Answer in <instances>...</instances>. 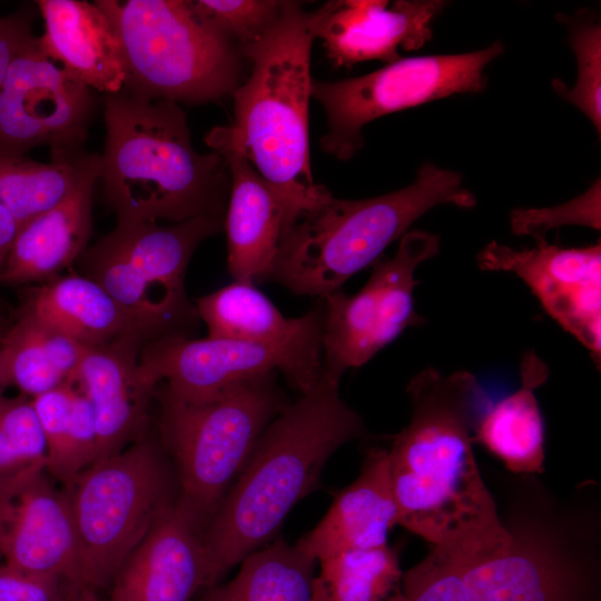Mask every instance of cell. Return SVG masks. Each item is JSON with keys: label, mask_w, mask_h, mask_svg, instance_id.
<instances>
[{"label": "cell", "mask_w": 601, "mask_h": 601, "mask_svg": "<svg viewBox=\"0 0 601 601\" xmlns=\"http://www.w3.org/2000/svg\"><path fill=\"white\" fill-rule=\"evenodd\" d=\"M406 393L411 418L387 450L398 524L432 545L510 534L473 453L476 377L426 367L412 377Z\"/></svg>", "instance_id": "cell-1"}, {"label": "cell", "mask_w": 601, "mask_h": 601, "mask_svg": "<svg viewBox=\"0 0 601 601\" xmlns=\"http://www.w3.org/2000/svg\"><path fill=\"white\" fill-rule=\"evenodd\" d=\"M325 10L283 1L272 26L239 48L250 71L233 93L231 122L205 137L214 151L250 162L280 196L289 224L331 194L314 181L308 135L311 51Z\"/></svg>", "instance_id": "cell-2"}, {"label": "cell", "mask_w": 601, "mask_h": 601, "mask_svg": "<svg viewBox=\"0 0 601 601\" xmlns=\"http://www.w3.org/2000/svg\"><path fill=\"white\" fill-rule=\"evenodd\" d=\"M324 378L266 426L209 520L204 544L210 588L273 538L292 508L318 485L328 459L364 435L361 416Z\"/></svg>", "instance_id": "cell-3"}, {"label": "cell", "mask_w": 601, "mask_h": 601, "mask_svg": "<svg viewBox=\"0 0 601 601\" xmlns=\"http://www.w3.org/2000/svg\"><path fill=\"white\" fill-rule=\"evenodd\" d=\"M104 122L98 180L117 220L225 218L230 191L227 159L194 148L180 105L122 88L105 95Z\"/></svg>", "instance_id": "cell-4"}, {"label": "cell", "mask_w": 601, "mask_h": 601, "mask_svg": "<svg viewBox=\"0 0 601 601\" xmlns=\"http://www.w3.org/2000/svg\"><path fill=\"white\" fill-rule=\"evenodd\" d=\"M462 181L460 173L425 162L411 185L388 194L366 199L329 194L287 226L268 280L318 299L341 289L433 207H474L476 198Z\"/></svg>", "instance_id": "cell-5"}, {"label": "cell", "mask_w": 601, "mask_h": 601, "mask_svg": "<svg viewBox=\"0 0 601 601\" xmlns=\"http://www.w3.org/2000/svg\"><path fill=\"white\" fill-rule=\"evenodd\" d=\"M121 43L124 89L178 105L217 101L243 82V55L183 0H97Z\"/></svg>", "instance_id": "cell-6"}, {"label": "cell", "mask_w": 601, "mask_h": 601, "mask_svg": "<svg viewBox=\"0 0 601 601\" xmlns=\"http://www.w3.org/2000/svg\"><path fill=\"white\" fill-rule=\"evenodd\" d=\"M276 376L252 378L206 403L160 392L159 430L176 464L178 501L199 525L213 518L259 436L287 405Z\"/></svg>", "instance_id": "cell-7"}, {"label": "cell", "mask_w": 601, "mask_h": 601, "mask_svg": "<svg viewBox=\"0 0 601 601\" xmlns=\"http://www.w3.org/2000/svg\"><path fill=\"white\" fill-rule=\"evenodd\" d=\"M223 229L224 218L211 216L168 224L117 220L80 255V270L160 338L189 337L200 317L186 294V270L200 243Z\"/></svg>", "instance_id": "cell-8"}, {"label": "cell", "mask_w": 601, "mask_h": 601, "mask_svg": "<svg viewBox=\"0 0 601 601\" xmlns=\"http://www.w3.org/2000/svg\"><path fill=\"white\" fill-rule=\"evenodd\" d=\"M67 492L78 539L82 583H112L118 570L173 500L161 452L147 434L88 465Z\"/></svg>", "instance_id": "cell-9"}, {"label": "cell", "mask_w": 601, "mask_h": 601, "mask_svg": "<svg viewBox=\"0 0 601 601\" xmlns=\"http://www.w3.org/2000/svg\"><path fill=\"white\" fill-rule=\"evenodd\" d=\"M504 51L501 41L473 52L400 58L373 72L312 82V97L326 115L322 149L339 160L363 146V128L380 117L453 95L486 88V66Z\"/></svg>", "instance_id": "cell-10"}, {"label": "cell", "mask_w": 601, "mask_h": 601, "mask_svg": "<svg viewBox=\"0 0 601 601\" xmlns=\"http://www.w3.org/2000/svg\"><path fill=\"white\" fill-rule=\"evenodd\" d=\"M296 336L273 343L166 337L146 343L140 363L166 390L190 403L218 400L252 378L280 372L299 393L323 376L324 312Z\"/></svg>", "instance_id": "cell-11"}, {"label": "cell", "mask_w": 601, "mask_h": 601, "mask_svg": "<svg viewBox=\"0 0 601 601\" xmlns=\"http://www.w3.org/2000/svg\"><path fill=\"white\" fill-rule=\"evenodd\" d=\"M439 249L437 235L407 231L392 257H380L372 265L359 292L347 295L338 289L319 298L324 312L322 378L339 384L347 370L366 364L406 328L425 323L414 308V273Z\"/></svg>", "instance_id": "cell-12"}, {"label": "cell", "mask_w": 601, "mask_h": 601, "mask_svg": "<svg viewBox=\"0 0 601 601\" xmlns=\"http://www.w3.org/2000/svg\"><path fill=\"white\" fill-rule=\"evenodd\" d=\"M95 109L93 90L49 59L33 36L0 87V154L48 146L51 156L78 155Z\"/></svg>", "instance_id": "cell-13"}, {"label": "cell", "mask_w": 601, "mask_h": 601, "mask_svg": "<svg viewBox=\"0 0 601 601\" xmlns=\"http://www.w3.org/2000/svg\"><path fill=\"white\" fill-rule=\"evenodd\" d=\"M483 270L516 275L543 309L601 361V244L565 248L546 242L514 249L495 240L477 255Z\"/></svg>", "instance_id": "cell-14"}, {"label": "cell", "mask_w": 601, "mask_h": 601, "mask_svg": "<svg viewBox=\"0 0 601 601\" xmlns=\"http://www.w3.org/2000/svg\"><path fill=\"white\" fill-rule=\"evenodd\" d=\"M139 336L87 347L71 383L89 401L96 422V459L114 455L147 434L159 381L140 363ZM93 461V462H95Z\"/></svg>", "instance_id": "cell-15"}, {"label": "cell", "mask_w": 601, "mask_h": 601, "mask_svg": "<svg viewBox=\"0 0 601 601\" xmlns=\"http://www.w3.org/2000/svg\"><path fill=\"white\" fill-rule=\"evenodd\" d=\"M199 530L178 500L170 502L118 570L109 601H190L210 588Z\"/></svg>", "instance_id": "cell-16"}, {"label": "cell", "mask_w": 601, "mask_h": 601, "mask_svg": "<svg viewBox=\"0 0 601 601\" xmlns=\"http://www.w3.org/2000/svg\"><path fill=\"white\" fill-rule=\"evenodd\" d=\"M440 0L328 1L318 22L322 39L334 67L402 58L400 49L417 50L433 35L432 22L445 7Z\"/></svg>", "instance_id": "cell-17"}, {"label": "cell", "mask_w": 601, "mask_h": 601, "mask_svg": "<svg viewBox=\"0 0 601 601\" xmlns=\"http://www.w3.org/2000/svg\"><path fill=\"white\" fill-rule=\"evenodd\" d=\"M0 552L10 566L83 584L67 492L41 474L4 503Z\"/></svg>", "instance_id": "cell-18"}, {"label": "cell", "mask_w": 601, "mask_h": 601, "mask_svg": "<svg viewBox=\"0 0 601 601\" xmlns=\"http://www.w3.org/2000/svg\"><path fill=\"white\" fill-rule=\"evenodd\" d=\"M398 524L387 450L366 452L358 477L336 496L319 523L295 544L322 561L336 554L387 544V533Z\"/></svg>", "instance_id": "cell-19"}, {"label": "cell", "mask_w": 601, "mask_h": 601, "mask_svg": "<svg viewBox=\"0 0 601 601\" xmlns=\"http://www.w3.org/2000/svg\"><path fill=\"white\" fill-rule=\"evenodd\" d=\"M45 31L38 37L43 53L93 91L119 92L126 82L118 35L96 2L39 0Z\"/></svg>", "instance_id": "cell-20"}, {"label": "cell", "mask_w": 601, "mask_h": 601, "mask_svg": "<svg viewBox=\"0 0 601 601\" xmlns=\"http://www.w3.org/2000/svg\"><path fill=\"white\" fill-rule=\"evenodd\" d=\"M225 157L230 175L224 218L228 272L236 282L268 280L289 225L286 206L249 161L235 154Z\"/></svg>", "instance_id": "cell-21"}, {"label": "cell", "mask_w": 601, "mask_h": 601, "mask_svg": "<svg viewBox=\"0 0 601 601\" xmlns=\"http://www.w3.org/2000/svg\"><path fill=\"white\" fill-rule=\"evenodd\" d=\"M99 168L100 155L67 198L19 227L0 284L47 283L78 260L91 235L92 191Z\"/></svg>", "instance_id": "cell-22"}, {"label": "cell", "mask_w": 601, "mask_h": 601, "mask_svg": "<svg viewBox=\"0 0 601 601\" xmlns=\"http://www.w3.org/2000/svg\"><path fill=\"white\" fill-rule=\"evenodd\" d=\"M37 317L86 347L139 336L159 339L154 327L128 312L98 283L83 275L43 283L24 304Z\"/></svg>", "instance_id": "cell-23"}, {"label": "cell", "mask_w": 601, "mask_h": 601, "mask_svg": "<svg viewBox=\"0 0 601 601\" xmlns=\"http://www.w3.org/2000/svg\"><path fill=\"white\" fill-rule=\"evenodd\" d=\"M462 580L471 601H563L560 574L512 534L462 543Z\"/></svg>", "instance_id": "cell-24"}, {"label": "cell", "mask_w": 601, "mask_h": 601, "mask_svg": "<svg viewBox=\"0 0 601 601\" xmlns=\"http://www.w3.org/2000/svg\"><path fill=\"white\" fill-rule=\"evenodd\" d=\"M549 373L548 365L534 352L524 353L519 390L489 408L475 424L473 441L499 457L511 472L544 471V424L535 390Z\"/></svg>", "instance_id": "cell-25"}, {"label": "cell", "mask_w": 601, "mask_h": 601, "mask_svg": "<svg viewBox=\"0 0 601 601\" xmlns=\"http://www.w3.org/2000/svg\"><path fill=\"white\" fill-rule=\"evenodd\" d=\"M87 347L41 321L26 305L0 335L6 383L30 398L68 383Z\"/></svg>", "instance_id": "cell-26"}, {"label": "cell", "mask_w": 601, "mask_h": 601, "mask_svg": "<svg viewBox=\"0 0 601 601\" xmlns=\"http://www.w3.org/2000/svg\"><path fill=\"white\" fill-rule=\"evenodd\" d=\"M31 401L47 444L46 471L66 489L96 459L91 405L71 382Z\"/></svg>", "instance_id": "cell-27"}, {"label": "cell", "mask_w": 601, "mask_h": 601, "mask_svg": "<svg viewBox=\"0 0 601 601\" xmlns=\"http://www.w3.org/2000/svg\"><path fill=\"white\" fill-rule=\"evenodd\" d=\"M211 338L282 342L303 332L316 318L319 306L300 317L286 318L254 284L234 282L196 300Z\"/></svg>", "instance_id": "cell-28"}, {"label": "cell", "mask_w": 601, "mask_h": 601, "mask_svg": "<svg viewBox=\"0 0 601 601\" xmlns=\"http://www.w3.org/2000/svg\"><path fill=\"white\" fill-rule=\"evenodd\" d=\"M98 161V154L83 151L49 162L0 154V203L20 227L67 198Z\"/></svg>", "instance_id": "cell-29"}, {"label": "cell", "mask_w": 601, "mask_h": 601, "mask_svg": "<svg viewBox=\"0 0 601 601\" xmlns=\"http://www.w3.org/2000/svg\"><path fill=\"white\" fill-rule=\"evenodd\" d=\"M315 560L283 539L248 554L238 574L201 601H311Z\"/></svg>", "instance_id": "cell-30"}, {"label": "cell", "mask_w": 601, "mask_h": 601, "mask_svg": "<svg viewBox=\"0 0 601 601\" xmlns=\"http://www.w3.org/2000/svg\"><path fill=\"white\" fill-rule=\"evenodd\" d=\"M319 563L311 601H404L403 572L387 544L343 552Z\"/></svg>", "instance_id": "cell-31"}, {"label": "cell", "mask_w": 601, "mask_h": 601, "mask_svg": "<svg viewBox=\"0 0 601 601\" xmlns=\"http://www.w3.org/2000/svg\"><path fill=\"white\" fill-rule=\"evenodd\" d=\"M47 467V444L31 398L0 395V503Z\"/></svg>", "instance_id": "cell-32"}, {"label": "cell", "mask_w": 601, "mask_h": 601, "mask_svg": "<svg viewBox=\"0 0 601 601\" xmlns=\"http://www.w3.org/2000/svg\"><path fill=\"white\" fill-rule=\"evenodd\" d=\"M570 46L577 60L572 88L554 79V90L583 112L601 134V27L593 21H577L571 27Z\"/></svg>", "instance_id": "cell-33"}, {"label": "cell", "mask_w": 601, "mask_h": 601, "mask_svg": "<svg viewBox=\"0 0 601 601\" xmlns=\"http://www.w3.org/2000/svg\"><path fill=\"white\" fill-rule=\"evenodd\" d=\"M404 601H471L462 580V543L433 545L403 573Z\"/></svg>", "instance_id": "cell-34"}, {"label": "cell", "mask_w": 601, "mask_h": 601, "mask_svg": "<svg viewBox=\"0 0 601 601\" xmlns=\"http://www.w3.org/2000/svg\"><path fill=\"white\" fill-rule=\"evenodd\" d=\"M187 3L197 18L240 48L255 41L272 26L283 1L195 0Z\"/></svg>", "instance_id": "cell-35"}, {"label": "cell", "mask_w": 601, "mask_h": 601, "mask_svg": "<svg viewBox=\"0 0 601 601\" xmlns=\"http://www.w3.org/2000/svg\"><path fill=\"white\" fill-rule=\"evenodd\" d=\"M510 225L513 234L530 236L538 244L545 243L551 229L566 225H579L600 230L601 184L594 181L583 194L550 208H516L511 211Z\"/></svg>", "instance_id": "cell-36"}, {"label": "cell", "mask_w": 601, "mask_h": 601, "mask_svg": "<svg viewBox=\"0 0 601 601\" xmlns=\"http://www.w3.org/2000/svg\"><path fill=\"white\" fill-rule=\"evenodd\" d=\"M67 581L0 565V601H62Z\"/></svg>", "instance_id": "cell-37"}, {"label": "cell", "mask_w": 601, "mask_h": 601, "mask_svg": "<svg viewBox=\"0 0 601 601\" xmlns=\"http://www.w3.org/2000/svg\"><path fill=\"white\" fill-rule=\"evenodd\" d=\"M32 17L33 14L27 11L0 17V87L11 61L33 37Z\"/></svg>", "instance_id": "cell-38"}, {"label": "cell", "mask_w": 601, "mask_h": 601, "mask_svg": "<svg viewBox=\"0 0 601 601\" xmlns=\"http://www.w3.org/2000/svg\"><path fill=\"white\" fill-rule=\"evenodd\" d=\"M18 229L19 226L14 217L0 203V275L6 266Z\"/></svg>", "instance_id": "cell-39"}, {"label": "cell", "mask_w": 601, "mask_h": 601, "mask_svg": "<svg viewBox=\"0 0 601 601\" xmlns=\"http://www.w3.org/2000/svg\"><path fill=\"white\" fill-rule=\"evenodd\" d=\"M62 601H100L95 589L83 585L67 583Z\"/></svg>", "instance_id": "cell-40"}, {"label": "cell", "mask_w": 601, "mask_h": 601, "mask_svg": "<svg viewBox=\"0 0 601 601\" xmlns=\"http://www.w3.org/2000/svg\"><path fill=\"white\" fill-rule=\"evenodd\" d=\"M7 383H6V378H4V374H3V370H2V364H1V358H0V388L6 386Z\"/></svg>", "instance_id": "cell-41"}, {"label": "cell", "mask_w": 601, "mask_h": 601, "mask_svg": "<svg viewBox=\"0 0 601 601\" xmlns=\"http://www.w3.org/2000/svg\"><path fill=\"white\" fill-rule=\"evenodd\" d=\"M4 503H0V531H1V521H2V510H3ZM1 555V552H0Z\"/></svg>", "instance_id": "cell-42"}, {"label": "cell", "mask_w": 601, "mask_h": 601, "mask_svg": "<svg viewBox=\"0 0 601 601\" xmlns=\"http://www.w3.org/2000/svg\"><path fill=\"white\" fill-rule=\"evenodd\" d=\"M1 322H2V317H1V313H0V324H1ZM1 334H2V333H1ZM1 334H0V335H1Z\"/></svg>", "instance_id": "cell-43"}]
</instances>
